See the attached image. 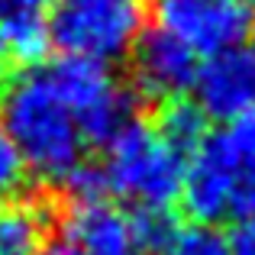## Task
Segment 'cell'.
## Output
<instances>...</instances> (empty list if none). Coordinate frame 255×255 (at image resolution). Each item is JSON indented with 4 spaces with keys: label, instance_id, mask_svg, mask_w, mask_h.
<instances>
[{
    "label": "cell",
    "instance_id": "9c48e42d",
    "mask_svg": "<svg viewBox=\"0 0 255 255\" xmlns=\"http://www.w3.org/2000/svg\"><path fill=\"white\" fill-rule=\"evenodd\" d=\"M194 91L204 117L213 120H236L255 107V55L246 49H226L210 55L207 65L197 68Z\"/></svg>",
    "mask_w": 255,
    "mask_h": 255
},
{
    "label": "cell",
    "instance_id": "6da1fadb",
    "mask_svg": "<svg viewBox=\"0 0 255 255\" xmlns=\"http://www.w3.org/2000/svg\"><path fill=\"white\" fill-rule=\"evenodd\" d=\"M0 107V120L23 158V168L36 174L42 187H58L84 162V136L45 71L26 68L3 78Z\"/></svg>",
    "mask_w": 255,
    "mask_h": 255
},
{
    "label": "cell",
    "instance_id": "3957f363",
    "mask_svg": "<svg viewBox=\"0 0 255 255\" xmlns=\"http://www.w3.org/2000/svg\"><path fill=\"white\" fill-rule=\"evenodd\" d=\"M42 71L62 104L71 110L87 142L107 145L126 123L136 120L139 97L132 94V87L120 84L100 62L65 55Z\"/></svg>",
    "mask_w": 255,
    "mask_h": 255
},
{
    "label": "cell",
    "instance_id": "9a60e30c",
    "mask_svg": "<svg viewBox=\"0 0 255 255\" xmlns=\"http://www.w3.org/2000/svg\"><path fill=\"white\" fill-rule=\"evenodd\" d=\"M230 213H236L239 220H243V217H255V162H243L236 168Z\"/></svg>",
    "mask_w": 255,
    "mask_h": 255
},
{
    "label": "cell",
    "instance_id": "30bf717a",
    "mask_svg": "<svg viewBox=\"0 0 255 255\" xmlns=\"http://www.w3.org/2000/svg\"><path fill=\"white\" fill-rule=\"evenodd\" d=\"M62 233L75 243L81 255H139L129 220L110 200L65 207Z\"/></svg>",
    "mask_w": 255,
    "mask_h": 255
},
{
    "label": "cell",
    "instance_id": "7c38bea8",
    "mask_svg": "<svg viewBox=\"0 0 255 255\" xmlns=\"http://www.w3.org/2000/svg\"><path fill=\"white\" fill-rule=\"evenodd\" d=\"M126 220H129L132 243H136L139 255H158L178 233V220L168 207H132Z\"/></svg>",
    "mask_w": 255,
    "mask_h": 255
},
{
    "label": "cell",
    "instance_id": "e0dca14e",
    "mask_svg": "<svg viewBox=\"0 0 255 255\" xmlns=\"http://www.w3.org/2000/svg\"><path fill=\"white\" fill-rule=\"evenodd\" d=\"M39 255H81V252H78L71 243H49Z\"/></svg>",
    "mask_w": 255,
    "mask_h": 255
},
{
    "label": "cell",
    "instance_id": "d6986e66",
    "mask_svg": "<svg viewBox=\"0 0 255 255\" xmlns=\"http://www.w3.org/2000/svg\"><path fill=\"white\" fill-rule=\"evenodd\" d=\"M252 55H255V45H252Z\"/></svg>",
    "mask_w": 255,
    "mask_h": 255
},
{
    "label": "cell",
    "instance_id": "277c9868",
    "mask_svg": "<svg viewBox=\"0 0 255 255\" xmlns=\"http://www.w3.org/2000/svg\"><path fill=\"white\" fill-rule=\"evenodd\" d=\"M142 29L139 0H58L49 13V42L65 55L113 62L132 49Z\"/></svg>",
    "mask_w": 255,
    "mask_h": 255
},
{
    "label": "cell",
    "instance_id": "ac0fdd59",
    "mask_svg": "<svg viewBox=\"0 0 255 255\" xmlns=\"http://www.w3.org/2000/svg\"><path fill=\"white\" fill-rule=\"evenodd\" d=\"M3 78H6V62H3V55H0V84H3Z\"/></svg>",
    "mask_w": 255,
    "mask_h": 255
},
{
    "label": "cell",
    "instance_id": "8fae6325",
    "mask_svg": "<svg viewBox=\"0 0 255 255\" xmlns=\"http://www.w3.org/2000/svg\"><path fill=\"white\" fill-rule=\"evenodd\" d=\"M152 126H155L184 158H191L194 149L207 139V117L200 113V107L194 104V100H184V97L155 107Z\"/></svg>",
    "mask_w": 255,
    "mask_h": 255
},
{
    "label": "cell",
    "instance_id": "52a82bcc",
    "mask_svg": "<svg viewBox=\"0 0 255 255\" xmlns=\"http://www.w3.org/2000/svg\"><path fill=\"white\" fill-rule=\"evenodd\" d=\"M236 155L226 145V136H207L194 149V155L184 165L181 181V207L194 223L213 226L217 220L230 217L233 200V181H236Z\"/></svg>",
    "mask_w": 255,
    "mask_h": 255
},
{
    "label": "cell",
    "instance_id": "8992f818",
    "mask_svg": "<svg viewBox=\"0 0 255 255\" xmlns=\"http://www.w3.org/2000/svg\"><path fill=\"white\" fill-rule=\"evenodd\" d=\"M132 55V94L139 97V104H152L162 107L171 100L184 97L194 87L197 78V55L187 49L184 42H178L174 36L162 29H149L139 32V39L129 49Z\"/></svg>",
    "mask_w": 255,
    "mask_h": 255
},
{
    "label": "cell",
    "instance_id": "5bb4252c",
    "mask_svg": "<svg viewBox=\"0 0 255 255\" xmlns=\"http://www.w3.org/2000/svg\"><path fill=\"white\" fill-rule=\"evenodd\" d=\"M26 187V168L19 158L16 145H13L10 132H6L3 120H0V197H16Z\"/></svg>",
    "mask_w": 255,
    "mask_h": 255
},
{
    "label": "cell",
    "instance_id": "2e32d148",
    "mask_svg": "<svg viewBox=\"0 0 255 255\" xmlns=\"http://www.w3.org/2000/svg\"><path fill=\"white\" fill-rule=\"evenodd\" d=\"M230 255H255V217H243L226 236Z\"/></svg>",
    "mask_w": 255,
    "mask_h": 255
},
{
    "label": "cell",
    "instance_id": "ba28073f",
    "mask_svg": "<svg viewBox=\"0 0 255 255\" xmlns=\"http://www.w3.org/2000/svg\"><path fill=\"white\" fill-rule=\"evenodd\" d=\"M65 204L52 187H23L0 204V255H39L62 236Z\"/></svg>",
    "mask_w": 255,
    "mask_h": 255
},
{
    "label": "cell",
    "instance_id": "5b68a950",
    "mask_svg": "<svg viewBox=\"0 0 255 255\" xmlns=\"http://www.w3.org/2000/svg\"><path fill=\"white\" fill-rule=\"evenodd\" d=\"M152 19L194 55L239 49L255 29L252 6L243 0H152Z\"/></svg>",
    "mask_w": 255,
    "mask_h": 255
},
{
    "label": "cell",
    "instance_id": "ffe728a7",
    "mask_svg": "<svg viewBox=\"0 0 255 255\" xmlns=\"http://www.w3.org/2000/svg\"><path fill=\"white\" fill-rule=\"evenodd\" d=\"M243 3H249V0H243Z\"/></svg>",
    "mask_w": 255,
    "mask_h": 255
},
{
    "label": "cell",
    "instance_id": "4fadbf2b",
    "mask_svg": "<svg viewBox=\"0 0 255 255\" xmlns=\"http://www.w3.org/2000/svg\"><path fill=\"white\" fill-rule=\"evenodd\" d=\"M158 255H230V246H226V236L217 226L191 223V226H178L171 243Z\"/></svg>",
    "mask_w": 255,
    "mask_h": 255
},
{
    "label": "cell",
    "instance_id": "7a4b0ae2",
    "mask_svg": "<svg viewBox=\"0 0 255 255\" xmlns=\"http://www.w3.org/2000/svg\"><path fill=\"white\" fill-rule=\"evenodd\" d=\"M187 158L145 120L126 123L107 142V174L110 194L132 200L136 207H171L181 194Z\"/></svg>",
    "mask_w": 255,
    "mask_h": 255
}]
</instances>
